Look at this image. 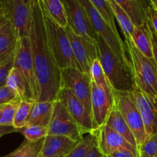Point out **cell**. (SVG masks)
Segmentation results:
<instances>
[{"mask_svg": "<svg viewBox=\"0 0 157 157\" xmlns=\"http://www.w3.org/2000/svg\"><path fill=\"white\" fill-rule=\"evenodd\" d=\"M38 88V101H53L61 89V70L51 52L40 0H33L29 35Z\"/></svg>", "mask_w": 157, "mask_h": 157, "instance_id": "cell-1", "label": "cell"}, {"mask_svg": "<svg viewBox=\"0 0 157 157\" xmlns=\"http://www.w3.org/2000/svg\"><path fill=\"white\" fill-rule=\"evenodd\" d=\"M95 42L98 58L113 90L133 93L136 86L132 66L121 61L98 35L95 38Z\"/></svg>", "mask_w": 157, "mask_h": 157, "instance_id": "cell-2", "label": "cell"}, {"mask_svg": "<svg viewBox=\"0 0 157 157\" xmlns=\"http://www.w3.org/2000/svg\"><path fill=\"white\" fill-rule=\"evenodd\" d=\"M125 44L131 62L136 86L150 98H156L157 66L154 59L144 56L138 50L131 38H125Z\"/></svg>", "mask_w": 157, "mask_h": 157, "instance_id": "cell-3", "label": "cell"}, {"mask_svg": "<svg viewBox=\"0 0 157 157\" xmlns=\"http://www.w3.org/2000/svg\"><path fill=\"white\" fill-rule=\"evenodd\" d=\"M41 8L45 23L48 41L57 64L61 70L69 67L79 69L71 46L66 29L56 24L48 15L42 6Z\"/></svg>", "mask_w": 157, "mask_h": 157, "instance_id": "cell-4", "label": "cell"}, {"mask_svg": "<svg viewBox=\"0 0 157 157\" xmlns=\"http://www.w3.org/2000/svg\"><path fill=\"white\" fill-rule=\"evenodd\" d=\"M113 100L114 106L121 112L133 133L139 150V147L144 142L147 135L142 117L133 100V94L113 90Z\"/></svg>", "mask_w": 157, "mask_h": 157, "instance_id": "cell-5", "label": "cell"}, {"mask_svg": "<svg viewBox=\"0 0 157 157\" xmlns=\"http://www.w3.org/2000/svg\"><path fill=\"white\" fill-rule=\"evenodd\" d=\"M5 17L10 22L17 38H29L32 21L33 0L2 1Z\"/></svg>", "mask_w": 157, "mask_h": 157, "instance_id": "cell-6", "label": "cell"}, {"mask_svg": "<svg viewBox=\"0 0 157 157\" xmlns=\"http://www.w3.org/2000/svg\"><path fill=\"white\" fill-rule=\"evenodd\" d=\"M85 9L97 35L101 36L110 47L112 52L126 64L131 65V62L127 58V49L125 43L123 42L120 35H116L111 29L105 23L99 15L90 0H80ZM132 66V65H131Z\"/></svg>", "mask_w": 157, "mask_h": 157, "instance_id": "cell-7", "label": "cell"}, {"mask_svg": "<svg viewBox=\"0 0 157 157\" xmlns=\"http://www.w3.org/2000/svg\"><path fill=\"white\" fill-rule=\"evenodd\" d=\"M14 67H15L22 75L27 83L30 101L37 102L38 88L29 37L18 40Z\"/></svg>", "mask_w": 157, "mask_h": 157, "instance_id": "cell-8", "label": "cell"}, {"mask_svg": "<svg viewBox=\"0 0 157 157\" xmlns=\"http://www.w3.org/2000/svg\"><path fill=\"white\" fill-rule=\"evenodd\" d=\"M48 135L67 136L77 142H81L84 137L77 123L59 100L54 101L53 111L48 125Z\"/></svg>", "mask_w": 157, "mask_h": 157, "instance_id": "cell-9", "label": "cell"}, {"mask_svg": "<svg viewBox=\"0 0 157 157\" xmlns=\"http://www.w3.org/2000/svg\"><path fill=\"white\" fill-rule=\"evenodd\" d=\"M62 87L70 89L91 115V78L90 75L72 67L62 69L61 88Z\"/></svg>", "mask_w": 157, "mask_h": 157, "instance_id": "cell-10", "label": "cell"}, {"mask_svg": "<svg viewBox=\"0 0 157 157\" xmlns=\"http://www.w3.org/2000/svg\"><path fill=\"white\" fill-rule=\"evenodd\" d=\"M66 11L67 26L75 34L95 40L97 33L80 0H61Z\"/></svg>", "mask_w": 157, "mask_h": 157, "instance_id": "cell-11", "label": "cell"}, {"mask_svg": "<svg viewBox=\"0 0 157 157\" xmlns=\"http://www.w3.org/2000/svg\"><path fill=\"white\" fill-rule=\"evenodd\" d=\"M65 29L80 71L89 75L92 64L98 59L95 40L77 35L68 26Z\"/></svg>", "mask_w": 157, "mask_h": 157, "instance_id": "cell-12", "label": "cell"}, {"mask_svg": "<svg viewBox=\"0 0 157 157\" xmlns=\"http://www.w3.org/2000/svg\"><path fill=\"white\" fill-rule=\"evenodd\" d=\"M55 100H59L64 104L71 116L81 129L83 135L92 133L94 131L92 116L70 89L64 87L60 89Z\"/></svg>", "mask_w": 157, "mask_h": 157, "instance_id": "cell-13", "label": "cell"}, {"mask_svg": "<svg viewBox=\"0 0 157 157\" xmlns=\"http://www.w3.org/2000/svg\"><path fill=\"white\" fill-rule=\"evenodd\" d=\"M113 104V92L104 90L91 81V115L94 130L106 124Z\"/></svg>", "mask_w": 157, "mask_h": 157, "instance_id": "cell-14", "label": "cell"}, {"mask_svg": "<svg viewBox=\"0 0 157 157\" xmlns=\"http://www.w3.org/2000/svg\"><path fill=\"white\" fill-rule=\"evenodd\" d=\"M92 134L96 138L97 147L105 157L120 150H127L136 156H140L138 149L106 124L94 130Z\"/></svg>", "mask_w": 157, "mask_h": 157, "instance_id": "cell-15", "label": "cell"}, {"mask_svg": "<svg viewBox=\"0 0 157 157\" xmlns=\"http://www.w3.org/2000/svg\"><path fill=\"white\" fill-rule=\"evenodd\" d=\"M132 94L142 117L147 135L157 134V97L150 98L137 87Z\"/></svg>", "mask_w": 157, "mask_h": 157, "instance_id": "cell-16", "label": "cell"}, {"mask_svg": "<svg viewBox=\"0 0 157 157\" xmlns=\"http://www.w3.org/2000/svg\"><path fill=\"white\" fill-rule=\"evenodd\" d=\"M80 142L64 136H50L45 137L40 157L65 156L71 153Z\"/></svg>", "mask_w": 157, "mask_h": 157, "instance_id": "cell-17", "label": "cell"}, {"mask_svg": "<svg viewBox=\"0 0 157 157\" xmlns=\"http://www.w3.org/2000/svg\"><path fill=\"white\" fill-rule=\"evenodd\" d=\"M117 4L128 15L135 27L144 25L147 21V8L148 3L139 0H116Z\"/></svg>", "mask_w": 157, "mask_h": 157, "instance_id": "cell-18", "label": "cell"}, {"mask_svg": "<svg viewBox=\"0 0 157 157\" xmlns=\"http://www.w3.org/2000/svg\"><path fill=\"white\" fill-rule=\"evenodd\" d=\"M18 38L10 22L6 19L0 29V63L3 62L15 53Z\"/></svg>", "mask_w": 157, "mask_h": 157, "instance_id": "cell-19", "label": "cell"}, {"mask_svg": "<svg viewBox=\"0 0 157 157\" xmlns=\"http://www.w3.org/2000/svg\"><path fill=\"white\" fill-rule=\"evenodd\" d=\"M105 124L110 127L111 129H113L118 134L122 136L132 146L138 149L137 144H136V139H135L133 133L131 132L130 129L129 128L128 125L126 123L124 118L123 117L121 112L117 109L114 104H113V109H112Z\"/></svg>", "mask_w": 157, "mask_h": 157, "instance_id": "cell-20", "label": "cell"}, {"mask_svg": "<svg viewBox=\"0 0 157 157\" xmlns=\"http://www.w3.org/2000/svg\"><path fill=\"white\" fill-rule=\"evenodd\" d=\"M53 101L34 103L26 126L36 125L48 127L53 111Z\"/></svg>", "mask_w": 157, "mask_h": 157, "instance_id": "cell-21", "label": "cell"}, {"mask_svg": "<svg viewBox=\"0 0 157 157\" xmlns=\"http://www.w3.org/2000/svg\"><path fill=\"white\" fill-rule=\"evenodd\" d=\"M131 39L138 50L144 56L150 59H153V46L147 22L140 27H135L131 35Z\"/></svg>", "mask_w": 157, "mask_h": 157, "instance_id": "cell-22", "label": "cell"}, {"mask_svg": "<svg viewBox=\"0 0 157 157\" xmlns=\"http://www.w3.org/2000/svg\"><path fill=\"white\" fill-rule=\"evenodd\" d=\"M43 9L56 24L65 29L67 26L66 11L62 1L60 0H40Z\"/></svg>", "mask_w": 157, "mask_h": 157, "instance_id": "cell-23", "label": "cell"}, {"mask_svg": "<svg viewBox=\"0 0 157 157\" xmlns=\"http://www.w3.org/2000/svg\"><path fill=\"white\" fill-rule=\"evenodd\" d=\"M6 86L14 90L21 101H30L27 83L22 75L15 67L11 70L6 81Z\"/></svg>", "mask_w": 157, "mask_h": 157, "instance_id": "cell-24", "label": "cell"}, {"mask_svg": "<svg viewBox=\"0 0 157 157\" xmlns=\"http://www.w3.org/2000/svg\"><path fill=\"white\" fill-rule=\"evenodd\" d=\"M91 4L94 6L102 19L106 24L113 30L116 35H119L115 23V15L112 9L109 0H90Z\"/></svg>", "mask_w": 157, "mask_h": 157, "instance_id": "cell-25", "label": "cell"}, {"mask_svg": "<svg viewBox=\"0 0 157 157\" xmlns=\"http://www.w3.org/2000/svg\"><path fill=\"white\" fill-rule=\"evenodd\" d=\"M112 9L114 13L115 18L117 20L120 26L122 29L124 34V38H131V35L134 31L135 26L132 23L131 20L129 18L128 15L125 11L117 4L116 0H109Z\"/></svg>", "mask_w": 157, "mask_h": 157, "instance_id": "cell-26", "label": "cell"}, {"mask_svg": "<svg viewBox=\"0 0 157 157\" xmlns=\"http://www.w3.org/2000/svg\"><path fill=\"white\" fill-rule=\"evenodd\" d=\"M44 139L34 143L25 141L13 152L2 157H40Z\"/></svg>", "mask_w": 157, "mask_h": 157, "instance_id": "cell-27", "label": "cell"}, {"mask_svg": "<svg viewBox=\"0 0 157 157\" xmlns=\"http://www.w3.org/2000/svg\"><path fill=\"white\" fill-rule=\"evenodd\" d=\"M34 103L35 102L26 101V100L21 101L16 111H15L13 119V124H12V126L17 130L23 128L27 125Z\"/></svg>", "mask_w": 157, "mask_h": 157, "instance_id": "cell-28", "label": "cell"}, {"mask_svg": "<svg viewBox=\"0 0 157 157\" xmlns=\"http://www.w3.org/2000/svg\"><path fill=\"white\" fill-rule=\"evenodd\" d=\"M89 75H90V78H91V81H94L96 84H98V85L103 87L104 90L113 93V90L111 86H110L107 77H106L102 65L100 62L99 58L93 63L91 67H90Z\"/></svg>", "mask_w": 157, "mask_h": 157, "instance_id": "cell-29", "label": "cell"}, {"mask_svg": "<svg viewBox=\"0 0 157 157\" xmlns=\"http://www.w3.org/2000/svg\"><path fill=\"white\" fill-rule=\"evenodd\" d=\"M17 132L24 135L25 139L31 143L37 142L44 139L48 135V127L41 126L29 125L19 129Z\"/></svg>", "mask_w": 157, "mask_h": 157, "instance_id": "cell-30", "label": "cell"}, {"mask_svg": "<svg viewBox=\"0 0 157 157\" xmlns=\"http://www.w3.org/2000/svg\"><path fill=\"white\" fill-rule=\"evenodd\" d=\"M95 146H97L96 138L92 133H88L87 136H84L78 145L64 157H86L90 150Z\"/></svg>", "mask_w": 157, "mask_h": 157, "instance_id": "cell-31", "label": "cell"}, {"mask_svg": "<svg viewBox=\"0 0 157 157\" xmlns=\"http://www.w3.org/2000/svg\"><path fill=\"white\" fill-rule=\"evenodd\" d=\"M21 101L18 98L12 102L0 105V126H12L15 111Z\"/></svg>", "mask_w": 157, "mask_h": 157, "instance_id": "cell-32", "label": "cell"}, {"mask_svg": "<svg viewBox=\"0 0 157 157\" xmlns=\"http://www.w3.org/2000/svg\"><path fill=\"white\" fill-rule=\"evenodd\" d=\"M139 152L147 156L157 157V134L147 136L139 147Z\"/></svg>", "mask_w": 157, "mask_h": 157, "instance_id": "cell-33", "label": "cell"}, {"mask_svg": "<svg viewBox=\"0 0 157 157\" xmlns=\"http://www.w3.org/2000/svg\"><path fill=\"white\" fill-rule=\"evenodd\" d=\"M16 52V51H15ZM15 53L7 60L0 63V88L6 85V81L11 70L14 67Z\"/></svg>", "mask_w": 157, "mask_h": 157, "instance_id": "cell-34", "label": "cell"}, {"mask_svg": "<svg viewBox=\"0 0 157 157\" xmlns=\"http://www.w3.org/2000/svg\"><path fill=\"white\" fill-rule=\"evenodd\" d=\"M18 98V94L6 85L0 88V105L12 102Z\"/></svg>", "mask_w": 157, "mask_h": 157, "instance_id": "cell-35", "label": "cell"}, {"mask_svg": "<svg viewBox=\"0 0 157 157\" xmlns=\"http://www.w3.org/2000/svg\"><path fill=\"white\" fill-rule=\"evenodd\" d=\"M147 25H148L149 29V32H150V38H151V42H152V46H153V59H154L155 62L157 66V34L155 31V29H153V25H152L151 22L149 20V18H147Z\"/></svg>", "mask_w": 157, "mask_h": 157, "instance_id": "cell-36", "label": "cell"}, {"mask_svg": "<svg viewBox=\"0 0 157 157\" xmlns=\"http://www.w3.org/2000/svg\"><path fill=\"white\" fill-rule=\"evenodd\" d=\"M147 18L150 21L153 29H155L157 34V11L154 6L152 4L151 1H150L147 8Z\"/></svg>", "mask_w": 157, "mask_h": 157, "instance_id": "cell-37", "label": "cell"}, {"mask_svg": "<svg viewBox=\"0 0 157 157\" xmlns=\"http://www.w3.org/2000/svg\"><path fill=\"white\" fill-rule=\"evenodd\" d=\"M107 157H140V156H136L127 150H120L113 152Z\"/></svg>", "mask_w": 157, "mask_h": 157, "instance_id": "cell-38", "label": "cell"}, {"mask_svg": "<svg viewBox=\"0 0 157 157\" xmlns=\"http://www.w3.org/2000/svg\"><path fill=\"white\" fill-rule=\"evenodd\" d=\"M15 132H17V130L13 126H0V137Z\"/></svg>", "mask_w": 157, "mask_h": 157, "instance_id": "cell-39", "label": "cell"}, {"mask_svg": "<svg viewBox=\"0 0 157 157\" xmlns=\"http://www.w3.org/2000/svg\"><path fill=\"white\" fill-rule=\"evenodd\" d=\"M86 157H105V156L101 153V151H100L99 149L98 148V147L95 146V147H94L93 148L90 150V152L87 153V156Z\"/></svg>", "mask_w": 157, "mask_h": 157, "instance_id": "cell-40", "label": "cell"}, {"mask_svg": "<svg viewBox=\"0 0 157 157\" xmlns=\"http://www.w3.org/2000/svg\"><path fill=\"white\" fill-rule=\"evenodd\" d=\"M5 17V9L3 6L2 1H0V20Z\"/></svg>", "mask_w": 157, "mask_h": 157, "instance_id": "cell-41", "label": "cell"}, {"mask_svg": "<svg viewBox=\"0 0 157 157\" xmlns=\"http://www.w3.org/2000/svg\"><path fill=\"white\" fill-rule=\"evenodd\" d=\"M6 17H4V18H2V19L0 20V29H1V28H2V26L3 25H4V23L6 22Z\"/></svg>", "mask_w": 157, "mask_h": 157, "instance_id": "cell-42", "label": "cell"}, {"mask_svg": "<svg viewBox=\"0 0 157 157\" xmlns=\"http://www.w3.org/2000/svg\"><path fill=\"white\" fill-rule=\"evenodd\" d=\"M151 2H152V4L154 6V7L156 8V9L157 11V0H151Z\"/></svg>", "mask_w": 157, "mask_h": 157, "instance_id": "cell-43", "label": "cell"}, {"mask_svg": "<svg viewBox=\"0 0 157 157\" xmlns=\"http://www.w3.org/2000/svg\"><path fill=\"white\" fill-rule=\"evenodd\" d=\"M140 157H150V156H146V155L141 154V153H140Z\"/></svg>", "mask_w": 157, "mask_h": 157, "instance_id": "cell-44", "label": "cell"}, {"mask_svg": "<svg viewBox=\"0 0 157 157\" xmlns=\"http://www.w3.org/2000/svg\"><path fill=\"white\" fill-rule=\"evenodd\" d=\"M59 157H64V156H59Z\"/></svg>", "mask_w": 157, "mask_h": 157, "instance_id": "cell-45", "label": "cell"}]
</instances>
